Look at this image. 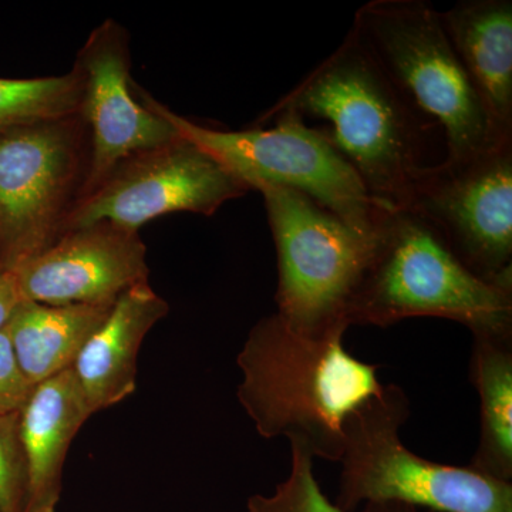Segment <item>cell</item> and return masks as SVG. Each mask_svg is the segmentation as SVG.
Here are the masks:
<instances>
[{
    "instance_id": "obj_10",
    "label": "cell",
    "mask_w": 512,
    "mask_h": 512,
    "mask_svg": "<svg viewBox=\"0 0 512 512\" xmlns=\"http://www.w3.org/2000/svg\"><path fill=\"white\" fill-rule=\"evenodd\" d=\"M248 191V185L217 158L178 136L121 161L103 183L74 204L63 234L99 221L140 231L147 222L175 212L211 217Z\"/></svg>"
},
{
    "instance_id": "obj_8",
    "label": "cell",
    "mask_w": 512,
    "mask_h": 512,
    "mask_svg": "<svg viewBox=\"0 0 512 512\" xmlns=\"http://www.w3.org/2000/svg\"><path fill=\"white\" fill-rule=\"evenodd\" d=\"M89 151L79 114L0 133V271H16L63 234Z\"/></svg>"
},
{
    "instance_id": "obj_20",
    "label": "cell",
    "mask_w": 512,
    "mask_h": 512,
    "mask_svg": "<svg viewBox=\"0 0 512 512\" xmlns=\"http://www.w3.org/2000/svg\"><path fill=\"white\" fill-rule=\"evenodd\" d=\"M29 468L20 413L0 414V512H28Z\"/></svg>"
},
{
    "instance_id": "obj_18",
    "label": "cell",
    "mask_w": 512,
    "mask_h": 512,
    "mask_svg": "<svg viewBox=\"0 0 512 512\" xmlns=\"http://www.w3.org/2000/svg\"><path fill=\"white\" fill-rule=\"evenodd\" d=\"M82 82L74 69L37 79L0 77V133L12 128L66 119L79 114Z\"/></svg>"
},
{
    "instance_id": "obj_6",
    "label": "cell",
    "mask_w": 512,
    "mask_h": 512,
    "mask_svg": "<svg viewBox=\"0 0 512 512\" xmlns=\"http://www.w3.org/2000/svg\"><path fill=\"white\" fill-rule=\"evenodd\" d=\"M409 416V399L397 384H386L350 414L339 461L340 511L400 503L439 512H512V483L427 460L404 446L400 429Z\"/></svg>"
},
{
    "instance_id": "obj_2",
    "label": "cell",
    "mask_w": 512,
    "mask_h": 512,
    "mask_svg": "<svg viewBox=\"0 0 512 512\" xmlns=\"http://www.w3.org/2000/svg\"><path fill=\"white\" fill-rule=\"evenodd\" d=\"M237 396L264 439L285 437L339 463L350 414L382 392L379 365L350 355L343 336L298 335L276 313L249 332L237 356Z\"/></svg>"
},
{
    "instance_id": "obj_12",
    "label": "cell",
    "mask_w": 512,
    "mask_h": 512,
    "mask_svg": "<svg viewBox=\"0 0 512 512\" xmlns=\"http://www.w3.org/2000/svg\"><path fill=\"white\" fill-rule=\"evenodd\" d=\"M22 301L46 305H113L148 282L147 248L136 229L109 221L64 232L13 271Z\"/></svg>"
},
{
    "instance_id": "obj_23",
    "label": "cell",
    "mask_w": 512,
    "mask_h": 512,
    "mask_svg": "<svg viewBox=\"0 0 512 512\" xmlns=\"http://www.w3.org/2000/svg\"><path fill=\"white\" fill-rule=\"evenodd\" d=\"M360 512H439L424 510V508L413 507V505L400 503H369L362 505Z\"/></svg>"
},
{
    "instance_id": "obj_13",
    "label": "cell",
    "mask_w": 512,
    "mask_h": 512,
    "mask_svg": "<svg viewBox=\"0 0 512 512\" xmlns=\"http://www.w3.org/2000/svg\"><path fill=\"white\" fill-rule=\"evenodd\" d=\"M170 312L150 282L133 286L114 302L72 367L92 413L116 406L136 392L137 362L147 333Z\"/></svg>"
},
{
    "instance_id": "obj_14",
    "label": "cell",
    "mask_w": 512,
    "mask_h": 512,
    "mask_svg": "<svg viewBox=\"0 0 512 512\" xmlns=\"http://www.w3.org/2000/svg\"><path fill=\"white\" fill-rule=\"evenodd\" d=\"M440 18L495 134L512 140L511 0H463Z\"/></svg>"
},
{
    "instance_id": "obj_19",
    "label": "cell",
    "mask_w": 512,
    "mask_h": 512,
    "mask_svg": "<svg viewBox=\"0 0 512 512\" xmlns=\"http://www.w3.org/2000/svg\"><path fill=\"white\" fill-rule=\"evenodd\" d=\"M291 471L274 494L249 497L248 512H342L326 497L313 471V457L291 444Z\"/></svg>"
},
{
    "instance_id": "obj_1",
    "label": "cell",
    "mask_w": 512,
    "mask_h": 512,
    "mask_svg": "<svg viewBox=\"0 0 512 512\" xmlns=\"http://www.w3.org/2000/svg\"><path fill=\"white\" fill-rule=\"evenodd\" d=\"M271 110L289 111L348 161L375 200L399 208L440 130L414 109L352 29ZM434 165V164H433Z\"/></svg>"
},
{
    "instance_id": "obj_16",
    "label": "cell",
    "mask_w": 512,
    "mask_h": 512,
    "mask_svg": "<svg viewBox=\"0 0 512 512\" xmlns=\"http://www.w3.org/2000/svg\"><path fill=\"white\" fill-rule=\"evenodd\" d=\"M113 305L20 301L5 329L29 382L37 386L72 369L83 346L109 316Z\"/></svg>"
},
{
    "instance_id": "obj_21",
    "label": "cell",
    "mask_w": 512,
    "mask_h": 512,
    "mask_svg": "<svg viewBox=\"0 0 512 512\" xmlns=\"http://www.w3.org/2000/svg\"><path fill=\"white\" fill-rule=\"evenodd\" d=\"M35 387L20 369L8 332L0 329V414L22 412Z\"/></svg>"
},
{
    "instance_id": "obj_9",
    "label": "cell",
    "mask_w": 512,
    "mask_h": 512,
    "mask_svg": "<svg viewBox=\"0 0 512 512\" xmlns=\"http://www.w3.org/2000/svg\"><path fill=\"white\" fill-rule=\"evenodd\" d=\"M399 208L426 222L478 278L512 288V141L423 168Z\"/></svg>"
},
{
    "instance_id": "obj_4",
    "label": "cell",
    "mask_w": 512,
    "mask_h": 512,
    "mask_svg": "<svg viewBox=\"0 0 512 512\" xmlns=\"http://www.w3.org/2000/svg\"><path fill=\"white\" fill-rule=\"evenodd\" d=\"M178 136L204 148L249 190L276 185L305 195L363 235H376L394 210L375 200L336 148L289 111L268 110L252 128L229 131L201 126L140 92Z\"/></svg>"
},
{
    "instance_id": "obj_22",
    "label": "cell",
    "mask_w": 512,
    "mask_h": 512,
    "mask_svg": "<svg viewBox=\"0 0 512 512\" xmlns=\"http://www.w3.org/2000/svg\"><path fill=\"white\" fill-rule=\"evenodd\" d=\"M20 301H22V296L19 293L15 274L0 271V329L5 328L10 315L15 311Z\"/></svg>"
},
{
    "instance_id": "obj_7",
    "label": "cell",
    "mask_w": 512,
    "mask_h": 512,
    "mask_svg": "<svg viewBox=\"0 0 512 512\" xmlns=\"http://www.w3.org/2000/svg\"><path fill=\"white\" fill-rule=\"evenodd\" d=\"M256 191L264 197L275 241L276 315L306 338L345 336L379 232L360 234L289 188L261 185Z\"/></svg>"
},
{
    "instance_id": "obj_5",
    "label": "cell",
    "mask_w": 512,
    "mask_h": 512,
    "mask_svg": "<svg viewBox=\"0 0 512 512\" xmlns=\"http://www.w3.org/2000/svg\"><path fill=\"white\" fill-rule=\"evenodd\" d=\"M353 32L414 109L439 128L448 163L512 140L495 134L440 12L424 0H372L357 10Z\"/></svg>"
},
{
    "instance_id": "obj_17",
    "label": "cell",
    "mask_w": 512,
    "mask_h": 512,
    "mask_svg": "<svg viewBox=\"0 0 512 512\" xmlns=\"http://www.w3.org/2000/svg\"><path fill=\"white\" fill-rule=\"evenodd\" d=\"M470 380L480 397V441L468 467L512 483V333L473 336Z\"/></svg>"
},
{
    "instance_id": "obj_15",
    "label": "cell",
    "mask_w": 512,
    "mask_h": 512,
    "mask_svg": "<svg viewBox=\"0 0 512 512\" xmlns=\"http://www.w3.org/2000/svg\"><path fill=\"white\" fill-rule=\"evenodd\" d=\"M93 416L73 369L37 384L20 412L29 468L28 512H56L74 437Z\"/></svg>"
},
{
    "instance_id": "obj_3",
    "label": "cell",
    "mask_w": 512,
    "mask_h": 512,
    "mask_svg": "<svg viewBox=\"0 0 512 512\" xmlns=\"http://www.w3.org/2000/svg\"><path fill=\"white\" fill-rule=\"evenodd\" d=\"M410 318L454 320L471 335L512 333V288L474 275L412 212L394 208L352 303L349 325L387 328Z\"/></svg>"
},
{
    "instance_id": "obj_11",
    "label": "cell",
    "mask_w": 512,
    "mask_h": 512,
    "mask_svg": "<svg viewBox=\"0 0 512 512\" xmlns=\"http://www.w3.org/2000/svg\"><path fill=\"white\" fill-rule=\"evenodd\" d=\"M74 69L82 82L79 116L89 133V165L79 200L138 151L178 137L160 114L133 93L130 40L116 20H104L90 33ZM77 200V201H79Z\"/></svg>"
}]
</instances>
